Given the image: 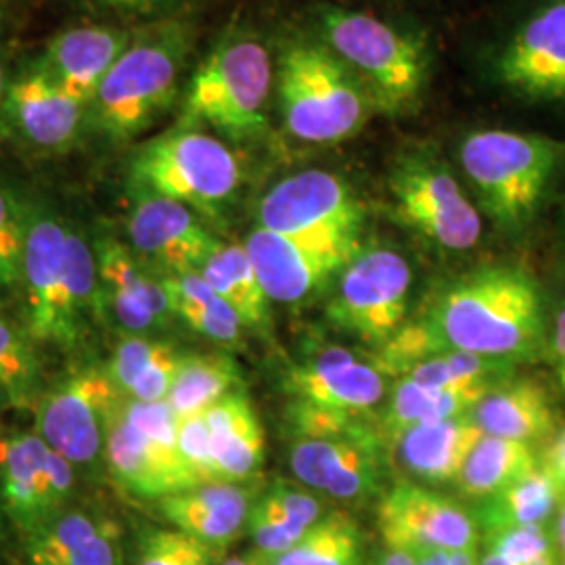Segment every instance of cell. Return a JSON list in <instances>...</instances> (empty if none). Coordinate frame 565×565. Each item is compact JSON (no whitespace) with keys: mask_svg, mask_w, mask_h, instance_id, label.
I'll return each instance as SVG.
<instances>
[{"mask_svg":"<svg viewBox=\"0 0 565 565\" xmlns=\"http://www.w3.org/2000/svg\"><path fill=\"white\" fill-rule=\"evenodd\" d=\"M545 345V312L536 281L518 266H484L440 289L424 310L404 321L375 350L384 375H404L413 364L446 352H469L524 363Z\"/></svg>","mask_w":565,"mask_h":565,"instance_id":"obj_1","label":"cell"},{"mask_svg":"<svg viewBox=\"0 0 565 565\" xmlns=\"http://www.w3.org/2000/svg\"><path fill=\"white\" fill-rule=\"evenodd\" d=\"M564 145L515 130H480L465 139L459 160L480 205L503 231L532 223Z\"/></svg>","mask_w":565,"mask_h":565,"instance_id":"obj_2","label":"cell"},{"mask_svg":"<svg viewBox=\"0 0 565 565\" xmlns=\"http://www.w3.org/2000/svg\"><path fill=\"white\" fill-rule=\"evenodd\" d=\"M279 102L287 130L306 142H340L363 128L366 95L333 53L291 46L279 67Z\"/></svg>","mask_w":565,"mask_h":565,"instance_id":"obj_3","label":"cell"},{"mask_svg":"<svg viewBox=\"0 0 565 565\" xmlns=\"http://www.w3.org/2000/svg\"><path fill=\"white\" fill-rule=\"evenodd\" d=\"M273 84L268 51L254 39L224 42L193 76L182 107V126L207 124L233 139L254 137L266 126Z\"/></svg>","mask_w":565,"mask_h":565,"instance_id":"obj_4","label":"cell"},{"mask_svg":"<svg viewBox=\"0 0 565 565\" xmlns=\"http://www.w3.org/2000/svg\"><path fill=\"white\" fill-rule=\"evenodd\" d=\"M130 174L135 189L212 216L242 182L239 162L223 141L186 128L145 145Z\"/></svg>","mask_w":565,"mask_h":565,"instance_id":"obj_5","label":"cell"},{"mask_svg":"<svg viewBox=\"0 0 565 565\" xmlns=\"http://www.w3.org/2000/svg\"><path fill=\"white\" fill-rule=\"evenodd\" d=\"M331 53L371 90L384 111H403L419 99L425 84L422 44L369 13L331 9L323 18Z\"/></svg>","mask_w":565,"mask_h":565,"instance_id":"obj_6","label":"cell"},{"mask_svg":"<svg viewBox=\"0 0 565 565\" xmlns=\"http://www.w3.org/2000/svg\"><path fill=\"white\" fill-rule=\"evenodd\" d=\"M182 53L174 34L128 44L90 103L103 135L130 141L162 116L177 97Z\"/></svg>","mask_w":565,"mask_h":565,"instance_id":"obj_7","label":"cell"},{"mask_svg":"<svg viewBox=\"0 0 565 565\" xmlns=\"http://www.w3.org/2000/svg\"><path fill=\"white\" fill-rule=\"evenodd\" d=\"M258 221V226L291 239L361 249L363 203L340 177L324 170H306L277 182L260 202Z\"/></svg>","mask_w":565,"mask_h":565,"instance_id":"obj_8","label":"cell"},{"mask_svg":"<svg viewBox=\"0 0 565 565\" xmlns=\"http://www.w3.org/2000/svg\"><path fill=\"white\" fill-rule=\"evenodd\" d=\"M121 394L105 366H82L36 401L34 431L76 471L105 461L109 422Z\"/></svg>","mask_w":565,"mask_h":565,"instance_id":"obj_9","label":"cell"},{"mask_svg":"<svg viewBox=\"0 0 565 565\" xmlns=\"http://www.w3.org/2000/svg\"><path fill=\"white\" fill-rule=\"evenodd\" d=\"M411 285V266L398 252L361 249L340 273L327 302V319L343 333L380 350L404 324Z\"/></svg>","mask_w":565,"mask_h":565,"instance_id":"obj_10","label":"cell"},{"mask_svg":"<svg viewBox=\"0 0 565 565\" xmlns=\"http://www.w3.org/2000/svg\"><path fill=\"white\" fill-rule=\"evenodd\" d=\"M390 195L401 223L450 252L471 249L482 237V216L463 186L431 158L413 156L396 163Z\"/></svg>","mask_w":565,"mask_h":565,"instance_id":"obj_11","label":"cell"},{"mask_svg":"<svg viewBox=\"0 0 565 565\" xmlns=\"http://www.w3.org/2000/svg\"><path fill=\"white\" fill-rule=\"evenodd\" d=\"M65 231L49 212L28 214L21 291L23 327L32 340L70 350L81 342L84 324L67 291Z\"/></svg>","mask_w":565,"mask_h":565,"instance_id":"obj_12","label":"cell"},{"mask_svg":"<svg viewBox=\"0 0 565 565\" xmlns=\"http://www.w3.org/2000/svg\"><path fill=\"white\" fill-rule=\"evenodd\" d=\"M126 231L135 252L160 268L163 277L200 275L221 243L191 207L141 189H135Z\"/></svg>","mask_w":565,"mask_h":565,"instance_id":"obj_13","label":"cell"},{"mask_svg":"<svg viewBox=\"0 0 565 565\" xmlns=\"http://www.w3.org/2000/svg\"><path fill=\"white\" fill-rule=\"evenodd\" d=\"M377 524L392 548H478L480 527L455 501L415 482H398L377 507Z\"/></svg>","mask_w":565,"mask_h":565,"instance_id":"obj_14","label":"cell"},{"mask_svg":"<svg viewBox=\"0 0 565 565\" xmlns=\"http://www.w3.org/2000/svg\"><path fill=\"white\" fill-rule=\"evenodd\" d=\"M103 465L121 490L156 503L200 486L182 461L179 445L147 434L124 413L121 398L109 422Z\"/></svg>","mask_w":565,"mask_h":565,"instance_id":"obj_15","label":"cell"},{"mask_svg":"<svg viewBox=\"0 0 565 565\" xmlns=\"http://www.w3.org/2000/svg\"><path fill=\"white\" fill-rule=\"evenodd\" d=\"M509 90L534 102L565 103V0H551L515 30L497 61Z\"/></svg>","mask_w":565,"mask_h":565,"instance_id":"obj_16","label":"cell"},{"mask_svg":"<svg viewBox=\"0 0 565 565\" xmlns=\"http://www.w3.org/2000/svg\"><path fill=\"white\" fill-rule=\"evenodd\" d=\"M254 270L273 302L298 303L342 273L359 252L324 247L285 237L268 228H254L243 243Z\"/></svg>","mask_w":565,"mask_h":565,"instance_id":"obj_17","label":"cell"},{"mask_svg":"<svg viewBox=\"0 0 565 565\" xmlns=\"http://www.w3.org/2000/svg\"><path fill=\"white\" fill-rule=\"evenodd\" d=\"M285 390L300 403L350 415H369L384 401L385 380L375 363H363L352 350L333 345L312 361L291 369Z\"/></svg>","mask_w":565,"mask_h":565,"instance_id":"obj_18","label":"cell"},{"mask_svg":"<svg viewBox=\"0 0 565 565\" xmlns=\"http://www.w3.org/2000/svg\"><path fill=\"white\" fill-rule=\"evenodd\" d=\"M30 565H126L118 524L93 509L65 507L23 534Z\"/></svg>","mask_w":565,"mask_h":565,"instance_id":"obj_19","label":"cell"},{"mask_svg":"<svg viewBox=\"0 0 565 565\" xmlns=\"http://www.w3.org/2000/svg\"><path fill=\"white\" fill-rule=\"evenodd\" d=\"M95 252L105 306L124 331L130 335H147L174 319L162 281L153 279L124 243L103 239Z\"/></svg>","mask_w":565,"mask_h":565,"instance_id":"obj_20","label":"cell"},{"mask_svg":"<svg viewBox=\"0 0 565 565\" xmlns=\"http://www.w3.org/2000/svg\"><path fill=\"white\" fill-rule=\"evenodd\" d=\"M256 492L237 482L200 484L158 501V511L172 527L214 546L231 545L247 527Z\"/></svg>","mask_w":565,"mask_h":565,"instance_id":"obj_21","label":"cell"},{"mask_svg":"<svg viewBox=\"0 0 565 565\" xmlns=\"http://www.w3.org/2000/svg\"><path fill=\"white\" fill-rule=\"evenodd\" d=\"M49 450L36 431L0 436V501L21 534L57 515L49 492Z\"/></svg>","mask_w":565,"mask_h":565,"instance_id":"obj_22","label":"cell"},{"mask_svg":"<svg viewBox=\"0 0 565 565\" xmlns=\"http://www.w3.org/2000/svg\"><path fill=\"white\" fill-rule=\"evenodd\" d=\"M126 49L128 36L120 30L74 28L51 42L41 72L86 105Z\"/></svg>","mask_w":565,"mask_h":565,"instance_id":"obj_23","label":"cell"},{"mask_svg":"<svg viewBox=\"0 0 565 565\" xmlns=\"http://www.w3.org/2000/svg\"><path fill=\"white\" fill-rule=\"evenodd\" d=\"M484 431L471 415L415 425L392 436L394 457L411 478L424 482L457 480L467 457L480 443Z\"/></svg>","mask_w":565,"mask_h":565,"instance_id":"obj_24","label":"cell"},{"mask_svg":"<svg viewBox=\"0 0 565 565\" xmlns=\"http://www.w3.org/2000/svg\"><path fill=\"white\" fill-rule=\"evenodd\" d=\"M4 103L21 135L41 149H65L78 135L84 105L41 70L9 84Z\"/></svg>","mask_w":565,"mask_h":565,"instance_id":"obj_25","label":"cell"},{"mask_svg":"<svg viewBox=\"0 0 565 565\" xmlns=\"http://www.w3.org/2000/svg\"><path fill=\"white\" fill-rule=\"evenodd\" d=\"M203 415L223 482L245 484L258 476L264 463V429L242 390L224 396Z\"/></svg>","mask_w":565,"mask_h":565,"instance_id":"obj_26","label":"cell"},{"mask_svg":"<svg viewBox=\"0 0 565 565\" xmlns=\"http://www.w3.org/2000/svg\"><path fill=\"white\" fill-rule=\"evenodd\" d=\"M471 417L486 436L520 440L527 445L546 438L555 425L545 387L532 380L513 377L494 385L476 404Z\"/></svg>","mask_w":565,"mask_h":565,"instance_id":"obj_27","label":"cell"},{"mask_svg":"<svg viewBox=\"0 0 565 565\" xmlns=\"http://www.w3.org/2000/svg\"><path fill=\"white\" fill-rule=\"evenodd\" d=\"M562 488L539 465L518 482L490 494L476 507V524L482 536L494 530L515 525H548L562 503Z\"/></svg>","mask_w":565,"mask_h":565,"instance_id":"obj_28","label":"cell"},{"mask_svg":"<svg viewBox=\"0 0 565 565\" xmlns=\"http://www.w3.org/2000/svg\"><path fill=\"white\" fill-rule=\"evenodd\" d=\"M200 275L237 312L245 329H266L270 321V298L243 245L218 243Z\"/></svg>","mask_w":565,"mask_h":565,"instance_id":"obj_29","label":"cell"},{"mask_svg":"<svg viewBox=\"0 0 565 565\" xmlns=\"http://www.w3.org/2000/svg\"><path fill=\"white\" fill-rule=\"evenodd\" d=\"M174 317L189 324L203 338L237 348L243 343L242 319L223 298L203 281L202 275H170L160 277Z\"/></svg>","mask_w":565,"mask_h":565,"instance_id":"obj_30","label":"cell"},{"mask_svg":"<svg viewBox=\"0 0 565 565\" xmlns=\"http://www.w3.org/2000/svg\"><path fill=\"white\" fill-rule=\"evenodd\" d=\"M377 452H384V436L366 424L340 438H298L289 463L302 484L324 492L345 467Z\"/></svg>","mask_w":565,"mask_h":565,"instance_id":"obj_31","label":"cell"},{"mask_svg":"<svg viewBox=\"0 0 565 565\" xmlns=\"http://www.w3.org/2000/svg\"><path fill=\"white\" fill-rule=\"evenodd\" d=\"M488 387H448V390H431L415 384L406 377H401L394 385L392 398L385 408V438L404 431L415 425L436 424L455 417L471 415L476 404L488 394Z\"/></svg>","mask_w":565,"mask_h":565,"instance_id":"obj_32","label":"cell"},{"mask_svg":"<svg viewBox=\"0 0 565 565\" xmlns=\"http://www.w3.org/2000/svg\"><path fill=\"white\" fill-rule=\"evenodd\" d=\"M242 387V369L226 354H182L166 403L182 417L205 413Z\"/></svg>","mask_w":565,"mask_h":565,"instance_id":"obj_33","label":"cell"},{"mask_svg":"<svg viewBox=\"0 0 565 565\" xmlns=\"http://www.w3.org/2000/svg\"><path fill=\"white\" fill-rule=\"evenodd\" d=\"M536 467L539 461L532 445L484 434L467 457L457 482L467 497L482 501Z\"/></svg>","mask_w":565,"mask_h":565,"instance_id":"obj_34","label":"cell"},{"mask_svg":"<svg viewBox=\"0 0 565 565\" xmlns=\"http://www.w3.org/2000/svg\"><path fill=\"white\" fill-rule=\"evenodd\" d=\"M268 559L273 565H361L363 534L348 513L333 511L308 527L291 548Z\"/></svg>","mask_w":565,"mask_h":565,"instance_id":"obj_35","label":"cell"},{"mask_svg":"<svg viewBox=\"0 0 565 565\" xmlns=\"http://www.w3.org/2000/svg\"><path fill=\"white\" fill-rule=\"evenodd\" d=\"M34 343L23 323L0 315V392L13 406H30L41 398V363Z\"/></svg>","mask_w":565,"mask_h":565,"instance_id":"obj_36","label":"cell"},{"mask_svg":"<svg viewBox=\"0 0 565 565\" xmlns=\"http://www.w3.org/2000/svg\"><path fill=\"white\" fill-rule=\"evenodd\" d=\"M65 273L70 300L81 323L103 319L105 298L97 252L74 228L65 231Z\"/></svg>","mask_w":565,"mask_h":565,"instance_id":"obj_37","label":"cell"},{"mask_svg":"<svg viewBox=\"0 0 565 565\" xmlns=\"http://www.w3.org/2000/svg\"><path fill=\"white\" fill-rule=\"evenodd\" d=\"M216 548L177 527H149L137 546L135 565H214Z\"/></svg>","mask_w":565,"mask_h":565,"instance_id":"obj_38","label":"cell"},{"mask_svg":"<svg viewBox=\"0 0 565 565\" xmlns=\"http://www.w3.org/2000/svg\"><path fill=\"white\" fill-rule=\"evenodd\" d=\"M486 548L518 565H557V543L548 525H515L484 534Z\"/></svg>","mask_w":565,"mask_h":565,"instance_id":"obj_39","label":"cell"},{"mask_svg":"<svg viewBox=\"0 0 565 565\" xmlns=\"http://www.w3.org/2000/svg\"><path fill=\"white\" fill-rule=\"evenodd\" d=\"M28 212L18 198L0 184V294L21 287Z\"/></svg>","mask_w":565,"mask_h":565,"instance_id":"obj_40","label":"cell"},{"mask_svg":"<svg viewBox=\"0 0 565 565\" xmlns=\"http://www.w3.org/2000/svg\"><path fill=\"white\" fill-rule=\"evenodd\" d=\"M172 345L151 340L147 335H128L121 340L111 356V361L105 364L111 382L118 387L121 398L128 394L130 385L141 375L142 371L151 363H156L163 352H168Z\"/></svg>","mask_w":565,"mask_h":565,"instance_id":"obj_41","label":"cell"},{"mask_svg":"<svg viewBox=\"0 0 565 565\" xmlns=\"http://www.w3.org/2000/svg\"><path fill=\"white\" fill-rule=\"evenodd\" d=\"M179 452L200 484L223 482L212 455L210 427L203 413L179 419Z\"/></svg>","mask_w":565,"mask_h":565,"instance_id":"obj_42","label":"cell"},{"mask_svg":"<svg viewBox=\"0 0 565 565\" xmlns=\"http://www.w3.org/2000/svg\"><path fill=\"white\" fill-rule=\"evenodd\" d=\"M247 530H249V536L256 545V551H260L268 557L279 555L282 551L291 548L308 532V527L291 524L289 520L277 515L275 511H270L260 499H256V503L249 511Z\"/></svg>","mask_w":565,"mask_h":565,"instance_id":"obj_43","label":"cell"},{"mask_svg":"<svg viewBox=\"0 0 565 565\" xmlns=\"http://www.w3.org/2000/svg\"><path fill=\"white\" fill-rule=\"evenodd\" d=\"M260 501L277 515L303 527H312L321 520V513H323L321 501L312 492L294 488L285 482L273 486L266 494L260 497Z\"/></svg>","mask_w":565,"mask_h":565,"instance_id":"obj_44","label":"cell"},{"mask_svg":"<svg viewBox=\"0 0 565 565\" xmlns=\"http://www.w3.org/2000/svg\"><path fill=\"white\" fill-rule=\"evenodd\" d=\"M181 359V352H177L172 345L156 363L149 364L142 371L124 398L139 401V403H166L174 384Z\"/></svg>","mask_w":565,"mask_h":565,"instance_id":"obj_45","label":"cell"},{"mask_svg":"<svg viewBox=\"0 0 565 565\" xmlns=\"http://www.w3.org/2000/svg\"><path fill=\"white\" fill-rule=\"evenodd\" d=\"M543 467H545L546 473L555 480V484L562 488V492H565V427L564 431L555 438L553 446L548 448Z\"/></svg>","mask_w":565,"mask_h":565,"instance_id":"obj_46","label":"cell"},{"mask_svg":"<svg viewBox=\"0 0 565 565\" xmlns=\"http://www.w3.org/2000/svg\"><path fill=\"white\" fill-rule=\"evenodd\" d=\"M551 359L555 366V375L565 390V308L557 315L555 331L551 335Z\"/></svg>","mask_w":565,"mask_h":565,"instance_id":"obj_47","label":"cell"},{"mask_svg":"<svg viewBox=\"0 0 565 565\" xmlns=\"http://www.w3.org/2000/svg\"><path fill=\"white\" fill-rule=\"evenodd\" d=\"M375 565H417V562L411 551L387 546V551L380 553V557L375 559Z\"/></svg>","mask_w":565,"mask_h":565,"instance_id":"obj_48","label":"cell"},{"mask_svg":"<svg viewBox=\"0 0 565 565\" xmlns=\"http://www.w3.org/2000/svg\"><path fill=\"white\" fill-rule=\"evenodd\" d=\"M99 4H107V7H114V9H151V7H158L163 2H170V0H95Z\"/></svg>","mask_w":565,"mask_h":565,"instance_id":"obj_49","label":"cell"},{"mask_svg":"<svg viewBox=\"0 0 565 565\" xmlns=\"http://www.w3.org/2000/svg\"><path fill=\"white\" fill-rule=\"evenodd\" d=\"M553 534H555V543H557L559 553L565 557V492L564 497H562L559 509H557V520H555V530H553Z\"/></svg>","mask_w":565,"mask_h":565,"instance_id":"obj_50","label":"cell"},{"mask_svg":"<svg viewBox=\"0 0 565 565\" xmlns=\"http://www.w3.org/2000/svg\"><path fill=\"white\" fill-rule=\"evenodd\" d=\"M480 565H518L515 562H511V559H507L503 557L501 553H494V551H488L486 548L484 555L480 557Z\"/></svg>","mask_w":565,"mask_h":565,"instance_id":"obj_51","label":"cell"},{"mask_svg":"<svg viewBox=\"0 0 565 565\" xmlns=\"http://www.w3.org/2000/svg\"><path fill=\"white\" fill-rule=\"evenodd\" d=\"M221 565H252V557H249V553H245V555H233V557L224 559Z\"/></svg>","mask_w":565,"mask_h":565,"instance_id":"obj_52","label":"cell"},{"mask_svg":"<svg viewBox=\"0 0 565 565\" xmlns=\"http://www.w3.org/2000/svg\"><path fill=\"white\" fill-rule=\"evenodd\" d=\"M249 557H252V565H273L270 559H268V555H264V553L256 551V548L249 553Z\"/></svg>","mask_w":565,"mask_h":565,"instance_id":"obj_53","label":"cell"},{"mask_svg":"<svg viewBox=\"0 0 565 565\" xmlns=\"http://www.w3.org/2000/svg\"><path fill=\"white\" fill-rule=\"evenodd\" d=\"M7 78H4V67H2V61H0V103L4 102L7 97Z\"/></svg>","mask_w":565,"mask_h":565,"instance_id":"obj_54","label":"cell"},{"mask_svg":"<svg viewBox=\"0 0 565 565\" xmlns=\"http://www.w3.org/2000/svg\"><path fill=\"white\" fill-rule=\"evenodd\" d=\"M4 404H9V403H7V398H4V396H2V392H0V408H2V406H4Z\"/></svg>","mask_w":565,"mask_h":565,"instance_id":"obj_55","label":"cell"},{"mask_svg":"<svg viewBox=\"0 0 565 565\" xmlns=\"http://www.w3.org/2000/svg\"><path fill=\"white\" fill-rule=\"evenodd\" d=\"M2 513H4V509H2V501H0V524H2Z\"/></svg>","mask_w":565,"mask_h":565,"instance_id":"obj_56","label":"cell"},{"mask_svg":"<svg viewBox=\"0 0 565 565\" xmlns=\"http://www.w3.org/2000/svg\"><path fill=\"white\" fill-rule=\"evenodd\" d=\"M564 565H565V562H564Z\"/></svg>","mask_w":565,"mask_h":565,"instance_id":"obj_57","label":"cell"}]
</instances>
